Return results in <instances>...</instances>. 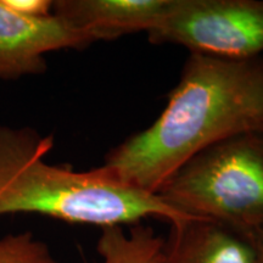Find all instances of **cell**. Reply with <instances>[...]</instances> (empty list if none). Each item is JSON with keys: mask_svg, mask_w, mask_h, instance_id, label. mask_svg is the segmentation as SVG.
Masks as SVG:
<instances>
[{"mask_svg": "<svg viewBox=\"0 0 263 263\" xmlns=\"http://www.w3.org/2000/svg\"><path fill=\"white\" fill-rule=\"evenodd\" d=\"M174 0H59L52 12L98 41L150 32L162 21Z\"/></svg>", "mask_w": 263, "mask_h": 263, "instance_id": "obj_6", "label": "cell"}, {"mask_svg": "<svg viewBox=\"0 0 263 263\" xmlns=\"http://www.w3.org/2000/svg\"><path fill=\"white\" fill-rule=\"evenodd\" d=\"M248 132H263V58L190 54L155 122L114 147L104 164L156 194L202 150Z\"/></svg>", "mask_w": 263, "mask_h": 263, "instance_id": "obj_1", "label": "cell"}, {"mask_svg": "<svg viewBox=\"0 0 263 263\" xmlns=\"http://www.w3.org/2000/svg\"><path fill=\"white\" fill-rule=\"evenodd\" d=\"M161 263H255L249 240L234 230L202 219L171 224Z\"/></svg>", "mask_w": 263, "mask_h": 263, "instance_id": "obj_7", "label": "cell"}, {"mask_svg": "<svg viewBox=\"0 0 263 263\" xmlns=\"http://www.w3.org/2000/svg\"><path fill=\"white\" fill-rule=\"evenodd\" d=\"M51 147L52 137L31 128L0 127V216L38 213L101 228L150 217L170 224L192 219L105 164L77 172L47 163Z\"/></svg>", "mask_w": 263, "mask_h": 263, "instance_id": "obj_2", "label": "cell"}, {"mask_svg": "<svg viewBox=\"0 0 263 263\" xmlns=\"http://www.w3.org/2000/svg\"><path fill=\"white\" fill-rule=\"evenodd\" d=\"M0 263H60L31 232L0 238Z\"/></svg>", "mask_w": 263, "mask_h": 263, "instance_id": "obj_9", "label": "cell"}, {"mask_svg": "<svg viewBox=\"0 0 263 263\" xmlns=\"http://www.w3.org/2000/svg\"><path fill=\"white\" fill-rule=\"evenodd\" d=\"M3 3L24 16H47L52 14V2L49 0H3Z\"/></svg>", "mask_w": 263, "mask_h": 263, "instance_id": "obj_10", "label": "cell"}, {"mask_svg": "<svg viewBox=\"0 0 263 263\" xmlns=\"http://www.w3.org/2000/svg\"><path fill=\"white\" fill-rule=\"evenodd\" d=\"M54 12L47 16H24L0 0V78L14 80L47 70L44 55L60 49H82L93 44Z\"/></svg>", "mask_w": 263, "mask_h": 263, "instance_id": "obj_5", "label": "cell"}, {"mask_svg": "<svg viewBox=\"0 0 263 263\" xmlns=\"http://www.w3.org/2000/svg\"><path fill=\"white\" fill-rule=\"evenodd\" d=\"M248 240L254 251L255 263H263V227L252 233Z\"/></svg>", "mask_w": 263, "mask_h": 263, "instance_id": "obj_11", "label": "cell"}, {"mask_svg": "<svg viewBox=\"0 0 263 263\" xmlns=\"http://www.w3.org/2000/svg\"><path fill=\"white\" fill-rule=\"evenodd\" d=\"M156 194L184 215L248 239L263 227V132L238 134L209 146Z\"/></svg>", "mask_w": 263, "mask_h": 263, "instance_id": "obj_3", "label": "cell"}, {"mask_svg": "<svg viewBox=\"0 0 263 263\" xmlns=\"http://www.w3.org/2000/svg\"><path fill=\"white\" fill-rule=\"evenodd\" d=\"M164 242L151 227L139 223L128 232L122 227L101 228L97 244L99 263H161Z\"/></svg>", "mask_w": 263, "mask_h": 263, "instance_id": "obj_8", "label": "cell"}, {"mask_svg": "<svg viewBox=\"0 0 263 263\" xmlns=\"http://www.w3.org/2000/svg\"><path fill=\"white\" fill-rule=\"evenodd\" d=\"M153 44L179 45L190 54L250 60L263 52V0H174L146 33Z\"/></svg>", "mask_w": 263, "mask_h": 263, "instance_id": "obj_4", "label": "cell"}]
</instances>
